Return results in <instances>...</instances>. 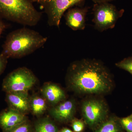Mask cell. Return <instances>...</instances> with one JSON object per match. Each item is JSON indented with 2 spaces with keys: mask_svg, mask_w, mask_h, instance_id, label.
Masks as SVG:
<instances>
[{
  "mask_svg": "<svg viewBox=\"0 0 132 132\" xmlns=\"http://www.w3.org/2000/svg\"><path fill=\"white\" fill-rule=\"evenodd\" d=\"M67 77L71 89L81 94H105L113 87L112 78L108 69L95 59L74 62L69 68Z\"/></svg>",
  "mask_w": 132,
  "mask_h": 132,
  "instance_id": "6da1fadb",
  "label": "cell"
},
{
  "mask_svg": "<svg viewBox=\"0 0 132 132\" xmlns=\"http://www.w3.org/2000/svg\"><path fill=\"white\" fill-rule=\"evenodd\" d=\"M47 38L27 28L16 29L7 36L1 52L8 59H20L32 53L44 46Z\"/></svg>",
  "mask_w": 132,
  "mask_h": 132,
  "instance_id": "7a4b0ae2",
  "label": "cell"
},
{
  "mask_svg": "<svg viewBox=\"0 0 132 132\" xmlns=\"http://www.w3.org/2000/svg\"><path fill=\"white\" fill-rule=\"evenodd\" d=\"M35 0H0V18L25 26H35L42 14L37 10Z\"/></svg>",
  "mask_w": 132,
  "mask_h": 132,
  "instance_id": "3957f363",
  "label": "cell"
},
{
  "mask_svg": "<svg viewBox=\"0 0 132 132\" xmlns=\"http://www.w3.org/2000/svg\"><path fill=\"white\" fill-rule=\"evenodd\" d=\"M37 81V78L30 69L19 68L8 74L3 80L2 90L6 93L28 92Z\"/></svg>",
  "mask_w": 132,
  "mask_h": 132,
  "instance_id": "277c9868",
  "label": "cell"
},
{
  "mask_svg": "<svg viewBox=\"0 0 132 132\" xmlns=\"http://www.w3.org/2000/svg\"><path fill=\"white\" fill-rule=\"evenodd\" d=\"M93 20L96 29L103 32L115 27L118 19L122 16L124 10H118L114 5L109 2L95 3L93 9Z\"/></svg>",
  "mask_w": 132,
  "mask_h": 132,
  "instance_id": "5b68a950",
  "label": "cell"
},
{
  "mask_svg": "<svg viewBox=\"0 0 132 132\" xmlns=\"http://www.w3.org/2000/svg\"><path fill=\"white\" fill-rule=\"evenodd\" d=\"M85 0H35L45 11L48 24L51 27H59L64 13L75 5L80 4Z\"/></svg>",
  "mask_w": 132,
  "mask_h": 132,
  "instance_id": "8992f818",
  "label": "cell"
},
{
  "mask_svg": "<svg viewBox=\"0 0 132 132\" xmlns=\"http://www.w3.org/2000/svg\"><path fill=\"white\" fill-rule=\"evenodd\" d=\"M81 112L86 123L91 127H94L101 125L105 120L108 109L103 101L90 99L83 102Z\"/></svg>",
  "mask_w": 132,
  "mask_h": 132,
  "instance_id": "52a82bcc",
  "label": "cell"
},
{
  "mask_svg": "<svg viewBox=\"0 0 132 132\" xmlns=\"http://www.w3.org/2000/svg\"><path fill=\"white\" fill-rule=\"evenodd\" d=\"M30 100L28 92L6 93L5 100L9 107L25 115L30 112Z\"/></svg>",
  "mask_w": 132,
  "mask_h": 132,
  "instance_id": "ba28073f",
  "label": "cell"
},
{
  "mask_svg": "<svg viewBox=\"0 0 132 132\" xmlns=\"http://www.w3.org/2000/svg\"><path fill=\"white\" fill-rule=\"evenodd\" d=\"M27 120L26 115L8 107L0 113V127L6 131Z\"/></svg>",
  "mask_w": 132,
  "mask_h": 132,
  "instance_id": "9c48e42d",
  "label": "cell"
},
{
  "mask_svg": "<svg viewBox=\"0 0 132 132\" xmlns=\"http://www.w3.org/2000/svg\"><path fill=\"white\" fill-rule=\"evenodd\" d=\"M87 11L86 8L69 9L65 15L66 25L74 31L84 30Z\"/></svg>",
  "mask_w": 132,
  "mask_h": 132,
  "instance_id": "30bf717a",
  "label": "cell"
},
{
  "mask_svg": "<svg viewBox=\"0 0 132 132\" xmlns=\"http://www.w3.org/2000/svg\"><path fill=\"white\" fill-rule=\"evenodd\" d=\"M76 112L75 102L73 100L62 102L54 107L50 111L51 116L55 119L62 122L72 120Z\"/></svg>",
  "mask_w": 132,
  "mask_h": 132,
  "instance_id": "8fae6325",
  "label": "cell"
},
{
  "mask_svg": "<svg viewBox=\"0 0 132 132\" xmlns=\"http://www.w3.org/2000/svg\"><path fill=\"white\" fill-rule=\"evenodd\" d=\"M43 97L47 102L52 105H56L65 98L63 90L58 85L52 82L45 83L41 89Z\"/></svg>",
  "mask_w": 132,
  "mask_h": 132,
  "instance_id": "7c38bea8",
  "label": "cell"
},
{
  "mask_svg": "<svg viewBox=\"0 0 132 132\" xmlns=\"http://www.w3.org/2000/svg\"><path fill=\"white\" fill-rule=\"evenodd\" d=\"M46 101L44 97L35 95L30 98V112L34 115L39 116L45 113L47 108Z\"/></svg>",
  "mask_w": 132,
  "mask_h": 132,
  "instance_id": "4fadbf2b",
  "label": "cell"
},
{
  "mask_svg": "<svg viewBox=\"0 0 132 132\" xmlns=\"http://www.w3.org/2000/svg\"><path fill=\"white\" fill-rule=\"evenodd\" d=\"M122 128L119 119L112 117L104 121L95 132H122Z\"/></svg>",
  "mask_w": 132,
  "mask_h": 132,
  "instance_id": "5bb4252c",
  "label": "cell"
},
{
  "mask_svg": "<svg viewBox=\"0 0 132 132\" xmlns=\"http://www.w3.org/2000/svg\"><path fill=\"white\" fill-rule=\"evenodd\" d=\"M35 132H59L55 124L48 118L41 119L36 123Z\"/></svg>",
  "mask_w": 132,
  "mask_h": 132,
  "instance_id": "9a60e30c",
  "label": "cell"
},
{
  "mask_svg": "<svg viewBox=\"0 0 132 132\" xmlns=\"http://www.w3.org/2000/svg\"><path fill=\"white\" fill-rule=\"evenodd\" d=\"M116 67L128 72L132 75V55L115 64Z\"/></svg>",
  "mask_w": 132,
  "mask_h": 132,
  "instance_id": "2e32d148",
  "label": "cell"
},
{
  "mask_svg": "<svg viewBox=\"0 0 132 132\" xmlns=\"http://www.w3.org/2000/svg\"><path fill=\"white\" fill-rule=\"evenodd\" d=\"M31 124L27 120L8 131L4 132H32Z\"/></svg>",
  "mask_w": 132,
  "mask_h": 132,
  "instance_id": "e0dca14e",
  "label": "cell"
},
{
  "mask_svg": "<svg viewBox=\"0 0 132 132\" xmlns=\"http://www.w3.org/2000/svg\"><path fill=\"white\" fill-rule=\"evenodd\" d=\"M122 127L127 132H132V120L130 116L119 119Z\"/></svg>",
  "mask_w": 132,
  "mask_h": 132,
  "instance_id": "ac0fdd59",
  "label": "cell"
},
{
  "mask_svg": "<svg viewBox=\"0 0 132 132\" xmlns=\"http://www.w3.org/2000/svg\"><path fill=\"white\" fill-rule=\"evenodd\" d=\"M72 127L75 132H81L84 128V124L82 121L78 119L73 120L72 122Z\"/></svg>",
  "mask_w": 132,
  "mask_h": 132,
  "instance_id": "d6986e66",
  "label": "cell"
},
{
  "mask_svg": "<svg viewBox=\"0 0 132 132\" xmlns=\"http://www.w3.org/2000/svg\"><path fill=\"white\" fill-rule=\"evenodd\" d=\"M7 58L0 53V76L5 71L7 63Z\"/></svg>",
  "mask_w": 132,
  "mask_h": 132,
  "instance_id": "ffe728a7",
  "label": "cell"
},
{
  "mask_svg": "<svg viewBox=\"0 0 132 132\" xmlns=\"http://www.w3.org/2000/svg\"><path fill=\"white\" fill-rule=\"evenodd\" d=\"M6 28V26L0 18V38L3 31Z\"/></svg>",
  "mask_w": 132,
  "mask_h": 132,
  "instance_id": "44dd1931",
  "label": "cell"
},
{
  "mask_svg": "<svg viewBox=\"0 0 132 132\" xmlns=\"http://www.w3.org/2000/svg\"><path fill=\"white\" fill-rule=\"evenodd\" d=\"M112 0H92L95 3H102L109 2Z\"/></svg>",
  "mask_w": 132,
  "mask_h": 132,
  "instance_id": "7402d4cb",
  "label": "cell"
},
{
  "mask_svg": "<svg viewBox=\"0 0 132 132\" xmlns=\"http://www.w3.org/2000/svg\"><path fill=\"white\" fill-rule=\"evenodd\" d=\"M60 132H73V131L69 128H64L62 129Z\"/></svg>",
  "mask_w": 132,
  "mask_h": 132,
  "instance_id": "603a6c76",
  "label": "cell"
},
{
  "mask_svg": "<svg viewBox=\"0 0 132 132\" xmlns=\"http://www.w3.org/2000/svg\"><path fill=\"white\" fill-rule=\"evenodd\" d=\"M130 117H131V119L132 120V114L130 116Z\"/></svg>",
  "mask_w": 132,
  "mask_h": 132,
  "instance_id": "cb8c5ba5",
  "label": "cell"
}]
</instances>
